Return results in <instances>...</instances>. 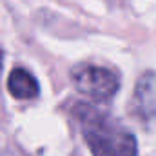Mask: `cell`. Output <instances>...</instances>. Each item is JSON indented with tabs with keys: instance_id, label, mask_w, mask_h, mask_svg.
<instances>
[{
	"instance_id": "cell-3",
	"label": "cell",
	"mask_w": 156,
	"mask_h": 156,
	"mask_svg": "<svg viewBox=\"0 0 156 156\" xmlns=\"http://www.w3.org/2000/svg\"><path fill=\"white\" fill-rule=\"evenodd\" d=\"M134 111L136 115L145 120L153 122L156 120V75L154 73H145L138 78L136 89H134Z\"/></svg>"
},
{
	"instance_id": "cell-1",
	"label": "cell",
	"mask_w": 156,
	"mask_h": 156,
	"mask_svg": "<svg viewBox=\"0 0 156 156\" xmlns=\"http://www.w3.org/2000/svg\"><path fill=\"white\" fill-rule=\"evenodd\" d=\"M82 134L93 156H136L138 144L133 133L123 129L105 113L80 104L75 107Z\"/></svg>"
},
{
	"instance_id": "cell-2",
	"label": "cell",
	"mask_w": 156,
	"mask_h": 156,
	"mask_svg": "<svg viewBox=\"0 0 156 156\" xmlns=\"http://www.w3.org/2000/svg\"><path fill=\"white\" fill-rule=\"evenodd\" d=\"M71 80L82 94L93 100H111L120 89V78L115 71L93 64L75 66Z\"/></svg>"
},
{
	"instance_id": "cell-4",
	"label": "cell",
	"mask_w": 156,
	"mask_h": 156,
	"mask_svg": "<svg viewBox=\"0 0 156 156\" xmlns=\"http://www.w3.org/2000/svg\"><path fill=\"white\" fill-rule=\"evenodd\" d=\"M7 91L16 100H33L40 94V87L37 78L27 69L16 67L9 73L7 78Z\"/></svg>"
},
{
	"instance_id": "cell-6",
	"label": "cell",
	"mask_w": 156,
	"mask_h": 156,
	"mask_svg": "<svg viewBox=\"0 0 156 156\" xmlns=\"http://www.w3.org/2000/svg\"><path fill=\"white\" fill-rule=\"evenodd\" d=\"M75 156H80V154H75Z\"/></svg>"
},
{
	"instance_id": "cell-5",
	"label": "cell",
	"mask_w": 156,
	"mask_h": 156,
	"mask_svg": "<svg viewBox=\"0 0 156 156\" xmlns=\"http://www.w3.org/2000/svg\"><path fill=\"white\" fill-rule=\"evenodd\" d=\"M2 58H4V55H2V49H0V67H2Z\"/></svg>"
}]
</instances>
